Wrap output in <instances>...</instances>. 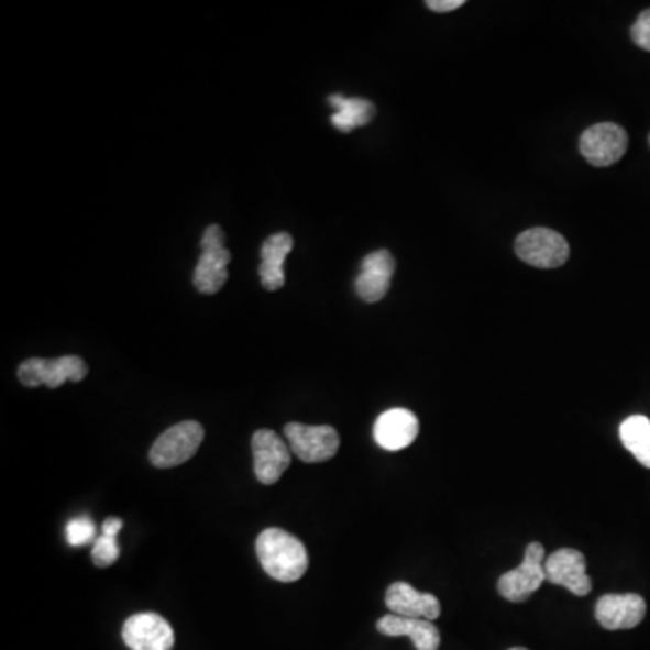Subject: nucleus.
I'll return each mask as SVG.
<instances>
[{
    "label": "nucleus",
    "mask_w": 650,
    "mask_h": 650,
    "mask_svg": "<svg viewBox=\"0 0 650 650\" xmlns=\"http://www.w3.org/2000/svg\"><path fill=\"white\" fill-rule=\"evenodd\" d=\"M255 550L267 575L284 584L297 582L308 571V550L288 531L267 528L258 535Z\"/></svg>",
    "instance_id": "f257e3e1"
},
{
    "label": "nucleus",
    "mask_w": 650,
    "mask_h": 650,
    "mask_svg": "<svg viewBox=\"0 0 650 650\" xmlns=\"http://www.w3.org/2000/svg\"><path fill=\"white\" fill-rule=\"evenodd\" d=\"M224 232L219 224H210L201 239V257L197 261L194 273V286L197 291L213 295L221 291L228 280V264L232 255L224 247Z\"/></svg>",
    "instance_id": "f03ea898"
},
{
    "label": "nucleus",
    "mask_w": 650,
    "mask_h": 650,
    "mask_svg": "<svg viewBox=\"0 0 650 650\" xmlns=\"http://www.w3.org/2000/svg\"><path fill=\"white\" fill-rule=\"evenodd\" d=\"M205 439V429L197 421H181L156 439L152 444L151 463L156 469L167 470L187 463L196 455Z\"/></svg>",
    "instance_id": "7ed1b4c3"
},
{
    "label": "nucleus",
    "mask_w": 650,
    "mask_h": 650,
    "mask_svg": "<svg viewBox=\"0 0 650 650\" xmlns=\"http://www.w3.org/2000/svg\"><path fill=\"white\" fill-rule=\"evenodd\" d=\"M515 253L520 261L540 269H553L568 263L570 244L550 228H531L515 241Z\"/></svg>",
    "instance_id": "20e7f679"
},
{
    "label": "nucleus",
    "mask_w": 650,
    "mask_h": 650,
    "mask_svg": "<svg viewBox=\"0 0 650 650\" xmlns=\"http://www.w3.org/2000/svg\"><path fill=\"white\" fill-rule=\"evenodd\" d=\"M544 562V546L539 542L528 544L522 564L500 576L497 584L499 595L514 604L528 601L546 582Z\"/></svg>",
    "instance_id": "39448f33"
},
{
    "label": "nucleus",
    "mask_w": 650,
    "mask_h": 650,
    "mask_svg": "<svg viewBox=\"0 0 650 650\" xmlns=\"http://www.w3.org/2000/svg\"><path fill=\"white\" fill-rule=\"evenodd\" d=\"M289 450L304 463H323L337 455L340 436L329 425L288 423L284 427Z\"/></svg>",
    "instance_id": "423d86ee"
},
{
    "label": "nucleus",
    "mask_w": 650,
    "mask_h": 650,
    "mask_svg": "<svg viewBox=\"0 0 650 650\" xmlns=\"http://www.w3.org/2000/svg\"><path fill=\"white\" fill-rule=\"evenodd\" d=\"M87 373L89 368L80 356H62L55 360L30 359L21 363L19 379L22 385L30 388L38 385L58 388L66 382H81Z\"/></svg>",
    "instance_id": "0eeeda50"
},
{
    "label": "nucleus",
    "mask_w": 650,
    "mask_h": 650,
    "mask_svg": "<svg viewBox=\"0 0 650 650\" xmlns=\"http://www.w3.org/2000/svg\"><path fill=\"white\" fill-rule=\"evenodd\" d=\"M629 145L627 132L616 123H596L580 137V152L593 167H610L620 162Z\"/></svg>",
    "instance_id": "6e6552de"
},
{
    "label": "nucleus",
    "mask_w": 650,
    "mask_h": 650,
    "mask_svg": "<svg viewBox=\"0 0 650 650\" xmlns=\"http://www.w3.org/2000/svg\"><path fill=\"white\" fill-rule=\"evenodd\" d=\"M253 466L258 483H277L291 463V450L277 432L261 429L252 438Z\"/></svg>",
    "instance_id": "1a4fd4ad"
},
{
    "label": "nucleus",
    "mask_w": 650,
    "mask_h": 650,
    "mask_svg": "<svg viewBox=\"0 0 650 650\" xmlns=\"http://www.w3.org/2000/svg\"><path fill=\"white\" fill-rule=\"evenodd\" d=\"M121 638L131 650H172L176 641L170 624L156 613L131 616L123 624Z\"/></svg>",
    "instance_id": "9d476101"
},
{
    "label": "nucleus",
    "mask_w": 650,
    "mask_h": 650,
    "mask_svg": "<svg viewBox=\"0 0 650 650\" xmlns=\"http://www.w3.org/2000/svg\"><path fill=\"white\" fill-rule=\"evenodd\" d=\"M546 580L571 591L575 596H587L591 593L590 575L584 554L573 548L551 553L544 562Z\"/></svg>",
    "instance_id": "9b49d317"
},
{
    "label": "nucleus",
    "mask_w": 650,
    "mask_h": 650,
    "mask_svg": "<svg viewBox=\"0 0 650 650\" xmlns=\"http://www.w3.org/2000/svg\"><path fill=\"white\" fill-rule=\"evenodd\" d=\"M394 272H396V261L390 252L378 250V252L368 253L362 261V272L354 283V288L363 302H379L390 288Z\"/></svg>",
    "instance_id": "f8f14e48"
},
{
    "label": "nucleus",
    "mask_w": 650,
    "mask_h": 650,
    "mask_svg": "<svg viewBox=\"0 0 650 650\" xmlns=\"http://www.w3.org/2000/svg\"><path fill=\"white\" fill-rule=\"evenodd\" d=\"M647 604L640 595H605L596 604L595 616L607 630L632 629L646 618Z\"/></svg>",
    "instance_id": "ddd939ff"
},
{
    "label": "nucleus",
    "mask_w": 650,
    "mask_h": 650,
    "mask_svg": "<svg viewBox=\"0 0 650 650\" xmlns=\"http://www.w3.org/2000/svg\"><path fill=\"white\" fill-rule=\"evenodd\" d=\"M385 604L390 613L404 618H419V620H438L441 615V604L438 596L430 593H419L407 582H396L385 593Z\"/></svg>",
    "instance_id": "4468645a"
},
{
    "label": "nucleus",
    "mask_w": 650,
    "mask_h": 650,
    "mask_svg": "<svg viewBox=\"0 0 650 650\" xmlns=\"http://www.w3.org/2000/svg\"><path fill=\"white\" fill-rule=\"evenodd\" d=\"M374 439L382 449L398 452L416 441L419 421L416 414L407 409H390L382 414L374 423Z\"/></svg>",
    "instance_id": "2eb2a0df"
},
{
    "label": "nucleus",
    "mask_w": 650,
    "mask_h": 650,
    "mask_svg": "<svg viewBox=\"0 0 650 650\" xmlns=\"http://www.w3.org/2000/svg\"><path fill=\"white\" fill-rule=\"evenodd\" d=\"M376 629L385 636H407L418 650H438L441 646V635L432 621L419 618H404V616L387 615L379 618Z\"/></svg>",
    "instance_id": "dca6fc26"
},
{
    "label": "nucleus",
    "mask_w": 650,
    "mask_h": 650,
    "mask_svg": "<svg viewBox=\"0 0 650 650\" xmlns=\"http://www.w3.org/2000/svg\"><path fill=\"white\" fill-rule=\"evenodd\" d=\"M291 250L293 238L286 232L273 233L264 241L263 250H261L263 263L258 267V275H261L264 289L267 291H277L283 288L284 280H286L284 261Z\"/></svg>",
    "instance_id": "f3484780"
},
{
    "label": "nucleus",
    "mask_w": 650,
    "mask_h": 650,
    "mask_svg": "<svg viewBox=\"0 0 650 650\" xmlns=\"http://www.w3.org/2000/svg\"><path fill=\"white\" fill-rule=\"evenodd\" d=\"M329 106L334 109L331 123L340 132H353L359 126H365L376 114L373 101L363 100V98H345L342 95H333V97H329Z\"/></svg>",
    "instance_id": "a211bd4d"
},
{
    "label": "nucleus",
    "mask_w": 650,
    "mask_h": 650,
    "mask_svg": "<svg viewBox=\"0 0 650 650\" xmlns=\"http://www.w3.org/2000/svg\"><path fill=\"white\" fill-rule=\"evenodd\" d=\"M620 439L638 463L650 469V419L646 416H630L620 425Z\"/></svg>",
    "instance_id": "6ab92c4d"
},
{
    "label": "nucleus",
    "mask_w": 650,
    "mask_h": 650,
    "mask_svg": "<svg viewBox=\"0 0 650 650\" xmlns=\"http://www.w3.org/2000/svg\"><path fill=\"white\" fill-rule=\"evenodd\" d=\"M67 542L71 546L95 544L97 537V526L92 522L91 517L81 515L69 520L66 526Z\"/></svg>",
    "instance_id": "aec40b11"
},
{
    "label": "nucleus",
    "mask_w": 650,
    "mask_h": 650,
    "mask_svg": "<svg viewBox=\"0 0 650 650\" xmlns=\"http://www.w3.org/2000/svg\"><path fill=\"white\" fill-rule=\"evenodd\" d=\"M92 564L97 568H109V565L117 564L120 559V544H118L117 537H107L100 535L95 544H92Z\"/></svg>",
    "instance_id": "412c9836"
},
{
    "label": "nucleus",
    "mask_w": 650,
    "mask_h": 650,
    "mask_svg": "<svg viewBox=\"0 0 650 650\" xmlns=\"http://www.w3.org/2000/svg\"><path fill=\"white\" fill-rule=\"evenodd\" d=\"M630 36L636 46L650 53V10L643 11L630 30Z\"/></svg>",
    "instance_id": "4be33fe9"
},
{
    "label": "nucleus",
    "mask_w": 650,
    "mask_h": 650,
    "mask_svg": "<svg viewBox=\"0 0 650 650\" xmlns=\"http://www.w3.org/2000/svg\"><path fill=\"white\" fill-rule=\"evenodd\" d=\"M464 5V0H429L427 8L436 11V13H449V11H455Z\"/></svg>",
    "instance_id": "5701e85b"
},
{
    "label": "nucleus",
    "mask_w": 650,
    "mask_h": 650,
    "mask_svg": "<svg viewBox=\"0 0 650 650\" xmlns=\"http://www.w3.org/2000/svg\"><path fill=\"white\" fill-rule=\"evenodd\" d=\"M123 530V520L120 517H109V519L103 520V526H101V535H107V537H117L118 533Z\"/></svg>",
    "instance_id": "b1692460"
},
{
    "label": "nucleus",
    "mask_w": 650,
    "mask_h": 650,
    "mask_svg": "<svg viewBox=\"0 0 650 650\" xmlns=\"http://www.w3.org/2000/svg\"><path fill=\"white\" fill-rule=\"evenodd\" d=\"M509 650H528V649H525V647H514V649H509Z\"/></svg>",
    "instance_id": "393cba45"
},
{
    "label": "nucleus",
    "mask_w": 650,
    "mask_h": 650,
    "mask_svg": "<svg viewBox=\"0 0 650 650\" xmlns=\"http://www.w3.org/2000/svg\"><path fill=\"white\" fill-rule=\"evenodd\" d=\"M649 145H650V136H649Z\"/></svg>",
    "instance_id": "a878e982"
}]
</instances>
